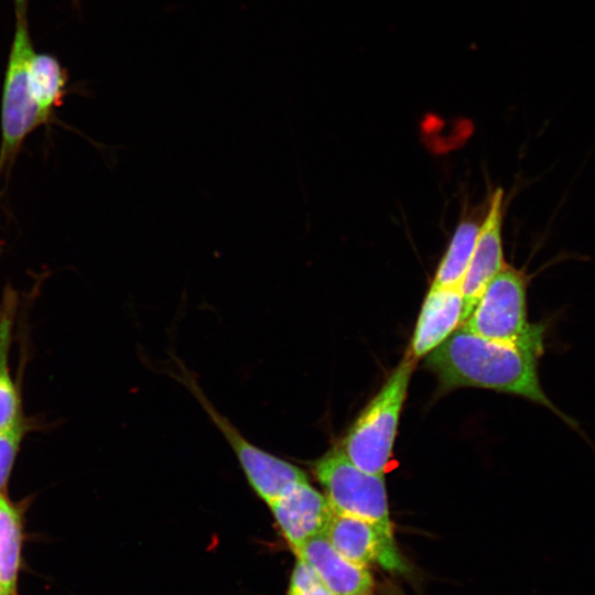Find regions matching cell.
Wrapping results in <instances>:
<instances>
[{
    "instance_id": "cell-1",
    "label": "cell",
    "mask_w": 595,
    "mask_h": 595,
    "mask_svg": "<svg viewBox=\"0 0 595 595\" xmlns=\"http://www.w3.org/2000/svg\"><path fill=\"white\" fill-rule=\"evenodd\" d=\"M543 350L544 344L494 340L462 326L426 355V366L444 388L477 387L522 397L577 429L542 389L538 367Z\"/></svg>"
},
{
    "instance_id": "cell-2",
    "label": "cell",
    "mask_w": 595,
    "mask_h": 595,
    "mask_svg": "<svg viewBox=\"0 0 595 595\" xmlns=\"http://www.w3.org/2000/svg\"><path fill=\"white\" fill-rule=\"evenodd\" d=\"M414 358L408 354L354 422L339 448L358 468L385 474L397 436Z\"/></svg>"
},
{
    "instance_id": "cell-3",
    "label": "cell",
    "mask_w": 595,
    "mask_h": 595,
    "mask_svg": "<svg viewBox=\"0 0 595 595\" xmlns=\"http://www.w3.org/2000/svg\"><path fill=\"white\" fill-rule=\"evenodd\" d=\"M524 275L506 266L486 286L462 325L482 337L518 344H543L544 326L527 315Z\"/></svg>"
},
{
    "instance_id": "cell-4",
    "label": "cell",
    "mask_w": 595,
    "mask_h": 595,
    "mask_svg": "<svg viewBox=\"0 0 595 595\" xmlns=\"http://www.w3.org/2000/svg\"><path fill=\"white\" fill-rule=\"evenodd\" d=\"M314 473L334 512L360 518L393 534L385 474L361 470L339 447L321 457Z\"/></svg>"
},
{
    "instance_id": "cell-5",
    "label": "cell",
    "mask_w": 595,
    "mask_h": 595,
    "mask_svg": "<svg viewBox=\"0 0 595 595\" xmlns=\"http://www.w3.org/2000/svg\"><path fill=\"white\" fill-rule=\"evenodd\" d=\"M34 53L25 15L17 14L2 91L0 171L13 159L24 139L48 120L29 84V65Z\"/></svg>"
},
{
    "instance_id": "cell-6",
    "label": "cell",
    "mask_w": 595,
    "mask_h": 595,
    "mask_svg": "<svg viewBox=\"0 0 595 595\" xmlns=\"http://www.w3.org/2000/svg\"><path fill=\"white\" fill-rule=\"evenodd\" d=\"M190 388L204 409L226 436L245 475L256 494L268 505L282 495L290 486L306 480L305 473L298 466L277 457L247 441L206 400L198 387L191 380Z\"/></svg>"
},
{
    "instance_id": "cell-7",
    "label": "cell",
    "mask_w": 595,
    "mask_h": 595,
    "mask_svg": "<svg viewBox=\"0 0 595 595\" xmlns=\"http://www.w3.org/2000/svg\"><path fill=\"white\" fill-rule=\"evenodd\" d=\"M324 536L342 555L357 564L368 567L377 564L389 571H404L393 534L366 520L334 512Z\"/></svg>"
},
{
    "instance_id": "cell-8",
    "label": "cell",
    "mask_w": 595,
    "mask_h": 595,
    "mask_svg": "<svg viewBox=\"0 0 595 595\" xmlns=\"http://www.w3.org/2000/svg\"><path fill=\"white\" fill-rule=\"evenodd\" d=\"M269 507L282 537L294 552L311 538L324 533L334 513L325 495L307 479L290 486Z\"/></svg>"
},
{
    "instance_id": "cell-9",
    "label": "cell",
    "mask_w": 595,
    "mask_h": 595,
    "mask_svg": "<svg viewBox=\"0 0 595 595\" xmlns=\"http://www.w3.org/2000/svg\"><path fill=\"white\" fill-rule=\"evenodd\" d=\"M502 191L490 201L469 264L461 284L464 311L463 324L474 310L489 282L506 267L501 242ZM462 324V325H463Z\"/></svg>"
},
{
    "instance_id": "cell-10",
    "label": "cell",
    "mask_w": 595,
    "mask_h": 595,
    "mask_svg": "<svg viewBox=\"0 0 595 595\" xmlns=\"http://www.w3.org/2000/svg\"><path fill=\"white\" fill-rule=\"evenodd\" d=\"M294 553L314 570L321 583L334 595H370L374 589L369 567L342 555L324 533L311 538Z\"/></svg>"
},
{
    "instance_id": "cell-11",
    "label": "cell",
    "mask_w": 595,
    "mask_h": 595,
    "mask_svg": "<svg viewBox=\"0 0 595 595\" xmlns=\"http://www.w3.org/2000/svg\"><path fill=\"white\" fill-rule=\"evenodd\" d=\"M461 289L430 288L411 340V356H426L463 324Z\"/></svg>"
},
{
    "instance_id": "cell-12",
    "label": "cell",
    "mask_w": 595,
    "mask_h": 595,
    "mask_svg": "<svg viewBox=\"0 0 595 595\" xmlns=\"http://www.w3.org/2000/svg\"><path fill=\"white\" fill-rule=\"evenodd\" d=\"M23 542V513L6 494H0V591L17 595Z\"/></svg>"
},
{
    "instance_id": "cell-13",
    "label": "cell",
    "mask_w": 595,
    "mask_h": 595,
    "mask_svg": "<svg viewBox=\"0 0 595 595\" xmlns=\"http://www.w3.org/2000/svg\"><path fill=\"white\" fill-rule=\"evenodd\" d=\"M483 221L463 220L458 225L431 286L461 289Z\"/></svg>"
},
{
    "instance_id": "cell-14",
    "label": "cell",
    "mask_w": 595,
    "mask_h": 595,
    "mask_svg": "<svg viewBox=\"0 0 595 595\" xmlns=\"http://www.w3.org/2000/svg\"><path fill=\"white\" fill-rule=\"evenodd\" d=\"M66 76L60 62L48 54L34 53L29 65V84L42 112L50 118L62 102Z\"/></svg>"
},
{
    "instance_id": "cell-15",
    "label": "cell",
    "mask_w": 595,
    "mask_h": 595,
    "mask_svg": "<svg viewBox=\"0 0 595 595\" xmlns=\"http://www.w3.org/2000/svg\"><path fill=\"white\" fill-rule=\"evenodd\" d=\"M0 315V430L22 421L17 387L10 376L9 350L13 320V306L7 302Z\"/></svg>"
},
{
    "instance_id": "cell-16",
    "label": "cell",
    "mask_w": 595,
    "mask_h": 595,
    "mask_svg": "<svg viewBox=\"0 0 595 595\" xmlns=\"http://www.w3.org/2000/svg\"><path fill=\"white\" fill-rule=\"evenodd\" d=\"M24 433L25 423L23 420L0 430V494L6 493Z\"/></svg>"
},
{
    "instance_id": "cell-17",
    "label": "cell",
    "mask_w": 595,
    "mask_h": 595,
    "mask_svg": "<svg viewBox=\"0 0 595 595\" xmlns=\"http://www.w3.org/2000/svg\"><path fill=\"white\" fill-rule=\"evenodd\" d=\"M293 567L288 595H303L322 584L314 570L303 560L296 558Z\"/></svg>"
},
{
    "instance_id": "cell-18",
    "label": "cell",
    "mask_w": 595,
    "mask_h": 595,
    "mask_svg": "<svg viewBox=\"0 0 595 595\" xmlns=\"http://www.w3.org/2000/svg\"><path fill=\"white\" fill-rule=\"evenodd\" d=\"M303 595H334L323 584H318L307 593Z\"/></svg>"
},
{
    "instance_id": "cell-19",
    "label": "cell",
    "mask_w": 595,
    "mask_h": 595,
    "mask_svg": "<svg viewBox=\"0 0 595 595\" xmlns=\"http://www.w3.org/2000/svg\"><path fill=\"white\" fill-rule=\"evenodd\" d=\"M17 7V14L25 15V9L28 0H14Z\"/></svg>"
},
{
    "instance_id": "cell-20",
    "label": "cell",
    "mask_w": 595,
    "mask_h": 595,
    "mask_svg": "<svg viewBox=\"0 0 595 595\" xmlns=\"http://www.w3.org/2000/svg\"><path fill=\"white\" fill-rule=\"evenodd\" d=\"M0 595H3V594L1 593V591H0Z\"/></svg>"
}]
</instances>
